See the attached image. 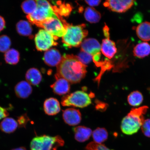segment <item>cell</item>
Masks as SVG:
<instances>
[{
	"instance_id": "obj_28",
	"label": "cell",
	"mask_w": 150,
	"mask_h": 150,
	"mask_svg": "<svg viewBox=\"0 0 150 150\" xmlns=\"http://www.w3.org/2000/svg\"><path fill=\"white\" fill-rule=\"evenodd\" d=\"M11 42L9 37L6 35L0 36V52H6L9 50Z\"/></svg>"
},
{
	"instance_id": "obj_7",
	"label": "cell",
	"mask_w": 150,
	"mask_h": 150,
	"mask_svg": "<svg viewBox=\"0 0 150 150\" xmlns=\"http://www.w3.org/2000/svg\"><path fill=\"white\" fill-rule=\"evenodd\" d=\"M69 24L63 18H51L45 20L38 27L44 28L54 36L59 38L65 35Z\"/></svg>"
},
{
	"instance_id": "obj_36",
	"label": "cell",
	"mask_w": 150,
	"mask_h": 150,
	"mask_svg": "<svg viewBox=\"0 0 150 150\" xmlns=\"http://www.w3.org/2000/svg\"><path fill=\"white\" fill-rule=\"evenodd\" d=\"M103 33L106 38L110 37L109 29L106 25L103 28Z\"/></svg>"
},
{
	"instance_id": "obj_18",
	"label": "cell",
	"mask_w": 150,
	"mask_h": 150,
	"mask_svg": "<svg viewBox=\"0 0 150 150\" xmlns=\"http://www.w3.org/2000/svg\"><path fill=\"white\" fill-rule=\"evenodd\" d=\"M136 32L141 40L145 42L150 41V22L146 21L140 23L137 27Z\"/></svg>"
},
{
	"instance_id": "obj_19",
	"label": "cell",
	"mask_w": 150,
	"mask_h": 150,
	"mask_svg": "<svg viewBox=\"0 0 150 150\" xmlns=\"http://www.w3.org/2000/svg\"><path fill=\"white\" fill-rule=\"evenodd\" d=\"M25 78L30 84L35 86L40 84L42 80V76L40 71L37 69L32 68L27 71Z\"/></svg>"
},
{
	"instance_id": "obj_29",
	"label": "cell",
	"mask_w": 150,
	"mask_h": 150,
	"mask_svg": "<svg viewBox=\"0 0 150 150\" xmlns=\"http://www.w3.org/2000/svg\"><path fill=\"white\" fill-rule=\"evenodd\" d=\"M76 56L79 61L85 65L88 64L93 60L92 56L83 51H81Z\"/></svg>"
},
{
	"instance_id": "obj_15",
	"label": "cell",
	"mask_w": 150,
	"mask_h": 150,
	"mask_svg": "<svg viewBox=\"0 0 150 150\" xmlns=\"http://www.w3.org/2000/svg\"><path fill=\"white\" fill-rule=\"evenodd\" d=\"M44 109L48 115H56L60 111V105L57 99L54 98H49L45 101Z\"/></svg>"
},
{
	"instance_id": "obj_32",
	"label": "cell",
	"mask_w": 150,
	"mask_h": 150,
	"mask_svg": "<svg viewBox=\"0 0 150 150\" xmlns=\"http://www.w3.org/2000/svg\"><path fill=\"white\" fill-rule=\"evenodd\" d=\"M29 117L26 114L20 116L18 117V123L19 127H25L28 122L29 121Z\"/></svg>"
},
{
	"instance_id": "obj_9",
	"label": "cell",
	"mask_w": 150,
	"mask_h": 150,
	"mask_svg": "<svg viewBox=\"0 0 150 150\" xmlns=\"http://www.w3.org/2000/svg\"><path fill=\"white\" fill-rule=\"evenodd\" d=\"M134 1L132 0H109L105 1L103 5L113 12L123 13L131 8L134 5Z\"/></svg>"
},
{
	"instance_id": "obj_22",
	"label": "cell",
	"mask_w": 150,
	"mask_h": 150,
	"mask_svg": "<svg viewBox=\"0 0 150 150\" xmlns=\"http://www.w3.org/2000/svg\"><path fill=\"white\" fill-rule=\"evenodd\" d=\"M17 31L18 34L24 36L31 37L32 27L30 23L25 20H21L17 23Z\"/></svg>"
},
{
	"instance_id": "obj_23",
	"label": "cell",
	"mask_w": 150,
	"mask_h": 150,
	"mask_svg": "<svg viewBox=\"0 0 150 150\" xmlns=\"http://www.w3.org/2000/svg\"><path fill=\"white\" fill-rule=\"evenodd\" d=\"M84 16L86 20L91 23H96L100 21L101 16L100 13L93 7L86 8Z\"/></svg>"
},
{
	"instance_id": "obj_11",
	"label": "cell",
	"mask_w": 150,
	"mask_h": 150,
	"mask_svg": "<svg viewBox=\"0 0 150 150\" xmlns=\"http://www.w3.org/2000/svg\"><path fill=\"white\" fill-rule=\"evenodd\" d=\"M63 117L65 123L70 126L78 125L82 119L79 110L73 108L67 109L63 111Z\"/></svg>"
},
{
	"instance_id": "obj_20",
	"label": "cell",
	"mask_w": 150,
	"mask_h": 150,
	"mask_svg": "<svg viewBox=\"0 0 150 150\" xmlns=\"http://www.w3.org/2000/svg\"><path fill=\"white\" fill-rule=\"evenodd\" d=\"M18 122L12 118H5L0 123V129L3 132L11 134L14 132L18 126Z\"/></svg>"
},
{
	"instance_id": "obj_13",
	"label": "cell",
	"mask_w": 150,
	"mask_h": 150,
	"mask_svg": "<svg viewBox=\"0 0 150 150\" xmlns=\"http://www.w3.org/2000/svg\"><path fill=\"white\" fill-rule=\"evenodd\" d=\"M56 81L50 86L54 93L59 95L67 94L70 89V83L63 78L56 79Z\"/></svg>"
},
{
	"instance_id": "obj_6",
	"label": "cell",
	"mask_w": 150,
	"mask_h": 150,
	"mask_svg": "<svg viewBox=\"0 0 150 150\" xmlns=\"http://www.w3.org/2000/svg\"><path fill=\"white\" fill-rule=\"evenodd\" d=\"M91 103L89 95L84 91H78L64 96L62 98L61 104L64 106H74L84 108Z\"/></svg>"
},
{
	"instance_id": "obj_37",
	"label": "cell",
	"mask_w": 150,
	"mask_h": 150,
	"mask_svg": "<svg viewBox=\"0 0 150 150\" xmlns=\"http://www.w3.org/2000/svg\"><path fill=\"white\" fill-rule=\"evenodd\" d=\"M12 150H27L26 148L24 147H20L16 149H13Z\"/></svg>"
},
{
	"instance_id": "obj_35",
	"label": "cell",
	"mask_w": 150,
	"mask_h": 150,
	"mask_svg": "<svg viewBox=\"0 0 150 150\" xmlns=\"http://www.w3.org/2000/svg\"><path fill=\"white\" fill-rule=\"evenodd\" d=\"M5 27V21L4 18L0 16V32L2 31Z\"/></svg>"
},
{
	"instance_id": "obj_31",
	"label": "cell",
	"mask_w": 150,
	"mask_h": 150,
	"mask_svg": "<svg viewBox=\"0 0 150 150\" xmlns=\"http://www.w3.org/2000/svg\"><path fill=\"white\" fill-rule=\"evenodd\" d=\"M142 130L144 135L150 138V119L145 120L142 125Z\"/></svg>"
},
{
	"instance_id": "obj_30",
	"label": "cell",
	"mask_w": 150,
	"mask_h": 150,
	"mask_svg": "<svg viewBox=\"0 0 150 150\" xmlns=\"http://www.w3.org/2000/svg\"><path fill=\"white\" fill-rule=\"evenodd\" d=\"M86 150H114L110 149L104 144H99L95 142H90L86 146Z\"/></svg>"
},
{
	"instance_id": "obj_2",
	"label": "cell",
	"mask_w": 150,
	"mask_h": 150,
	"mask_svg": "<svg viewBox=\"0 0 150 150\" xmlns=\"http://www.w3.org/2000/svg\"><path fill=\"white\" fill-rule=\"evenodd\" d=\"M149 108L147 106L134 108L122 120V132L127 135H131L138 132L145 121L144 115Z\"/></svg>"
},
{
	"instance_id": "obj_27",
	"label": "cell",
	"mask_w": 150,
	"mask_h": 150,
	"mask_svg": "<svg viewBox=\"0 0 150 150\" xmlns=\"http://www.w3.org/2000/svg\"><path fill=\"white\" fill-rule=\"evenodd\" d=\"M37 7V1L33 0L24 1L21 5L22 10L27 15L32 14L36 10Z\"/></svg>"
},
{
	"instance_id": "obj_16",
	"label": "cell",
	"mask_w": 150,
	"mask_h": 150,
	"mask_svg": "<svg viewBox=\"0 0 150 150\" xmlns=\"http://www.w3.org/2000/svg\"><path fill=\"white\" fill-rule=\"evenodd\" d=\"M14 91L16 96L18 98L25 99L31 94L33 89L30 84L27 81H23L16 84Z\"/></svg>"
},
{
	"instance_id": "obj_1",
	"label": "cell",
	"mask_w": 150,
	"mask_h": 150,
	"mask_svg": "<svg viewBox=\"0 0 150 150\" xmlns=\"http://www.w3.org/2000/svg\"><path fill=\"white\" fill-rule=\"evenodd\" d=\"M56 79L63 78L71 83H79L85 77L86 65L81 62L76 56L64 55L57 66Z\"/></svg>"
},
{
	"instance_id": "obj_14",
	"label": "cell",
	"mask_w": 150,
	"mask_h": 150,
	"mask_svg": "<svg viewBox=\"0 0 150 150\" xmlns=\"http://www.w3.org/2000/svg\"><path fill=\"white\" fill-rule=\"evenodd\" d=\"M101 51L103 55L108 59H112L117 51L115 43L110 40V37L106 38L102 41Z\"/></svg>"
},
{
	"instance_id": "obj_25",
	"label": "cell",
	"mask_w": 150,
	"mask_h": 150,
	"mask_svg": "<svg viewBox=\"0 0 150 150\" xmlns=\"http://www.w3.org/2000/svg\"><path fill=\"white\" fill-rule=\"evenodd\" d=\"M93 137L95 142L102 144L108 139V133L104 128L98 127L93 131Z\"/></svg>"
},
{
	"instance_id": "obj_21",
	"label": "cell",
	"mask_w": 150,
	"mask_h": 150,
	"mask_svg": "<svg viewBox=\"0 0 150 150\" xmlns=\"http://www.w3.org/2000/svg\"><path fill=\"white\" fill-rule=\"evenodd\" d=\"M133 53L137 57H145L150 54V45L146 42L139 43L134 47Z\"/></svg>"
},
{
	"instance_id": "obj_34",
	"label": "cell",
	"mask_w": 150,
	"mask_h": 150,
	"mask_svg": "<svg viewBox=\"0 0 150 150\" xmlns=\"http://www.w3.org/2000/svg\"><path fill=\"white\" fill-rule=\"evenodd\" d=\"M86 3L90 6L93 7L97 6L101 2L100 1H85Z\"/></svg>"
},
{
	"instance_id": "obj_4",
	"label": "cell",
	"mask_w": 150,
	"mask_h": 150,
	"mask_svg": "<svg viewBox=\"0 0 150 150\" xmlns=\"http://www.w3.org/2000/svg\"><path fill=\"white\" fill-rule=\"evenodd\" d=\"M36 1L37 7L36 10L32 14L27 16L30 23L38 27L39 24L48 18H59L48 1L45 0Z\"/></svg>"
},
{
	"instance_id": "obj_8",
	"label": "cell",
	"mask_w": 150,
	"mask_h": 150,
	"mask_svg": "<svg viewBox=\"0 0 150 150\" xmlns=\"http://www.w3.org/2000/svg\"><path fill=\"white\" fill-rule=\"evenodd\" d=\"M58 38L45 30H40L35 36L36 48L39 51H47L52 46L57 45L58 43L55 40Z\"/></svg>"
},
{
	"instance_id": "obj_17",
	"label": "cell",
	"mask_w": 150,
	"mask_h": 150,
	"mask_svg": "<svg viewBox=\"0 0 150 150\" xmlns=\"http://www.w3.org/2000/svg\"><path fill=\"white\" fill-rule=\"evenodd\" d=\"M73 131L75 139L79 142H84L88 140L92 133L91 129L82 126L74 127Z\"/></svg>"
},
{
	"instance_id": "obj_26",
	"label": "cell",
	"mask_w": 150,
	"mask_h": 150,
	"mask_svg": "<svg viewBox=\"0 0 150 150\" xmlns=\"http://www.w3.org/2000/svg\"><path fill=\"white\" fill-rule=\"evenodd\" d=\"M4 58L6 62L8 64H16L19 61V52L14 49H11L5 52Z\"/></svg>"
},
{
	"instance_id": "obj_3",
	"label": "cell",
	"mask_w": 150,
	"mask_h": 150,
	"mask_svg": "<svg viewBox=\"0 0 150 150\" xmlns=\"http://www.w3.org/2000/svg\"><path fill=\"white\" fill-rule=\"evenodd\" d=\"M86 28V25L84 24L76 26L69 24L67 27L66 33L62 37L64 46L69 48L79 46L88 34Z\"/></svg>"
},
{
	"instance_id": "obj_5",
	"label": "cell",
	"mask_w": 150,
	"mask_h": 150,
	"mask_svg": "<svg viewBox=\"0 0 150 150\" xmlns=\"http://www.w3.org/2000/svg\"><path fill=\"white\" fill-rule=\"evenodd\" d=\"M64 141L60 136L52 137L46 135L36 136L32 140L30 150H57L64 145Z\"/></svg>"
},
{
	"instance_id": "obj_24",
	"label": "cell",
	"mask_w": 150,
	"mask_h": 150,
	"mask_svg": "<svg viewBox=\"0 0 150 150\" xmlns=\"http://www.w3.org/2000/svg\"><path fill=\"white\" fill-rule=\"evenodd\" d=\"M144 100L143 96L140 91H136L131 93L127 97V102L130 105L136 107L140 105Z\"/></svg>"
},
{
	"instance_id": "obj_33",
	"label": "cell",
	"mask_w": 150,
	"mask_h": 150,
	"mask_svg": "<svg viewBox=\"0 0 150 150\" xmlns=\"http://www.w3.org/2000/svg\"><path fill=\"white\" fill-rule=\"evenodd\" d=\"M9 113L7 110L0 106V120L7 117Z\"/></svg>"
},
{
	"instance_id": "obj_10",
	"label": "cell",
	"mask_w": 150,
	"mask_h": 150,
	"mask_svg": "<svg viewBox=\"0 0 150 150\" xmlns=\"http://www.w3.org/2000/svg\"><path fill=\"white\" fill-rule=\"evenodd\" d=\"M81 51L93 56L101 54V46L96 39L88 38L84 40L81 44Z\"/></svg>"
},
{
	"instance_id": "obj_12",
	"label": "cell",
	"mask_w": 150,
	"mask_h": 150,
	"mask_svg": "<svg viewBox=\"0 0 150 150\" xmlns=\"http://www.w3.org/2000/svg\"><path fill=\"white\" fill-rule=\"evenodd\" d=\"M62 57L59 50L52 48L47 50L44 54L43 59L45 63L50 67L57 66L61 62Z\"/></svg>"
}]
</instances>
